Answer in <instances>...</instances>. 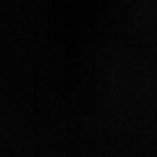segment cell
Masks as SVG:
<instances>
[]
</instances>
